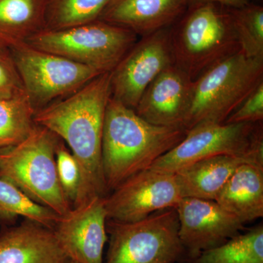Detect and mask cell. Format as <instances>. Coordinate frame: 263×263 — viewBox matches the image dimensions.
I'll return each mask as SVG.
<instances>
[{"instance_id":"9","label":"cell","mask_w":263,"mask_h":263,"mask_svg":"<svg viewBox=\"0 0 263 263\" xmlns=\"http://www.w3.org/2000/svg\"><path fill=\"white\" fill-rule=\"evenodd\" d=\"M9 51L35 111L81 89L101 72L28 43H12Z\"/></svg>"},{"instance_id":"30","label":"cell","mask_w":263,"mask_h":263,"mask_svg":"<svg viewBox=\"0 0 263 263\" xmlns=\"http://www.w3.org/2000/svg\"><path fill=\"white\" fill-rule=\"evenodd\" d=\"M251 1H252V0H251ZM257 1H260V0H257Z\"/></svg>"},{"instance_id":"11","label":"cell","mask_w":263,"mask_h":263,"mask_svg":"<svg viewBox=\"0 0 263 263\" xmlns=\"http://www.w3.org/2000/svg\"><path fill=\"white\" fill-rule=\"evenodd\" d=\"M175 173L150 167L124 181L105 197L108 219L131 222L175 208L182 199Z\"/></svg>"},{"instance_id":"5","label":"cell","mask_w":263,"mask_h":263,"mask_svg":"<svg viewBox=\"0 0 263 263\" xmlns=\"http://www.w3.org/2000/svg\"><path fill=\"white\" fill-rule=\"evenodd\" d=\"M60 141L49 129L35 125L23 141L0 152V179L13 183L33 201L63 216L72 208L57 174L56 149Z\"/></svg>"},{"instance_id":"19","label":"cell","mask_w":263,"mask_h":263,"mask_svg":"<svg viewBox=\"0 0 263 263\" xmlns=\"http://www.w3.org/2000/svg\"><path fill=\"white\" fill-rule=\"evenodd\" d=\"M46 0H0V47L45 29Z\"/></svg>"},{"instance_id":"14","label":"cell","mask_w":263,"mask_h":263,"mask_svg":"<svg viewBox=\"0 0 263 263\" xmlns=\"http://www.w3.org/2000/svg\"><path fill=\"white\" fill-rule=\"evenodd\" d=\"M193 83L181 69L171 66L147 86L135 109L136 114L155 125L183 129Z\"/></svg>"},{"instance_id":"12","label":"cell","mask_w":263,"mask_h":263,"mask_svg":"<svg viewBox=\"0 0 263 263\" xmlns=\"http://www.w3.org/2000/svg\"><path fill=\"white\" fill-rule=\"evenodd\" d=\"M180 240L195 259L202 252L226 243L245 230V224L215 200L183 197L175 207Z\"/></svg>"},{"instance_id":"27","label":"cell","mask_w":263,"mask_h":263,"mask_svg":"<svg viewBox=\"0 0 263 263\" xmlns=\"http://www.w3.org/2000/svg\"><path fill=\"white\" fill-rule=\"evenodd\" d=\"M263 120V83L240 103L226 119V124L256 123Z\"/></svg>"},{"instance_id":"26","label":"cell","mask_w":263,"mask_h":263,"mask_svg":"<svg viewBox=\"0 0 263 263\" xmlns=\"http://www.w3.org/2000/svg\"><path fill=\"white\" fill-rule=\"evenodd\" d=\"M23 92L25 90L9 51L0 47V99Z\"/></svg>"},{"instance_id":"2","label":"cell","mask_w":263,"mask_h":263,"mask_svg":"<svg viewBox=\"0 0 263 263\" xmlns=\"http://www.w3.org/2000/svg\"><path fill=\"white\" fill-rule=\"evenodd\" d=\"M186 133L181 128L150 124L136 110L110 98L102 138V164L109 194L131 176L150 168Z\"/></svg>"},{"instance_id":"17","label":"cell","mask_w":263,"mask_h":263,"mask_svg":"<svg viewBox=\"0 0 263 263\" xmlns=\"http://www.w3.org/2000/svg\"><path fill=\"white\" fill-rule=\"evenodd\" d=\"M243 224L263 216V164L243 162L215 200Z\"/></svg>"},{"instance_id":"21","label":"cell","mask_w":263,"mask_h":263,"mask_svg":"<svg viewBox=\"0 0 263 263\" xmlns=\"http://www.w3.org/2000/svg\"><path fill=\"white\" fill-rule=\"evenodd\" d=\"M193 263H263L262 224L202 252Z\"/></svg>"},{"instance_id":"3","label":"cell","mask_w":263,"mask_h":263,"mask_svg":"<svg viewBox=\"0 0 263 263\" xmlns=\"http://www.w3.org/2000/svg\"><path fill=\"white\" fill-rule=\"evenodd\" d=\"M175 65L194 81L240 51L230 8L217 4L189 7L171 27Z\"/></svg>"},{"instance_id":"28","label":"cell","mask_w":263,"mask_h":263,"mask_svg":"<svg viewBox=\"0 0 263 263\" xmlns=\"http://www.w3.org/2000/svg\"><path fill=\"white\" fill-rule=\"evenodd\" d=\"M188 7L195 5L208 4H217L229 8H239L249 4L251 0H187Z\"/></svg>"},{"instance_id":"6","label":"cell","mask_w":263,"mask_h":263,"mask_svg":"<svg viewBox=\"0 0 263 263\" xmlns=\"http://www.w3.org/2000/svg\"><path fill=\"white\" fill-rule=\"evenodd\" d=\"M138 40L129 29L97 20L70 28L43 30L25 41L104 73L111 72Z\"/></svg>"},{"instance_id":"22","label":"cell","mask_w":263,"mask_h":263,"mask_svg":"<svg viewBox=\"0 0 263 263\" xmlns=\"http://www.w3.org/2000/svg\"><path fill=\"white\" fill-rule=\"evenodd\" d=\"M23 216L53 230L62 216L33 201L13 183L0 179V223H8Z\"/></svg>"},{"instance_id":"16","label":"cell","mask_w":263,"mask_h":263,"mask_svg":"<svg viewBox=\"0 0 263 263\" xmlns=\"http://www.w3.org/2000/svg\"><path fill=\"white\" fill-rule=\"evenodd\" d=\"M53 230L26 220L0 233V263H69Z\"/></svg>"},{"instance_id":"18","label":"cell","mask_w":263,"mask_h":263,"mask_svg":"<svg viewBox=\"0 0 263 263\" xmlns=\"http://www.w3.org/2000/svg\"><path fill=\"white\" fill-rule=\"evenodd\" d=\"M243 162H250L233 156L219 155L181 167L175 172L181 196L216 200L235 170Z\"/></svg>"},{"instance_id":"4","label":"cell","mask_w":263,"mask_h":263,"mask_svg":"<svg viewBox=\"0 0 263 263\" xmlns=\"http://www.w3.org/2000/svg\"><path fill=\"white\" fill-rule=\"evenodd\" d=\"M263 83V58L239 51L212 65L193 81L183 129L202 123H224Z\"/></svg>"},{"instance_id":"13","label":"cell","mask_w":263,"mask_h":263,"mask_svg":"<svg viewBox=\"0 0 263 263\" xmlns=\"http://www.w3.org/2000/svg\"><path fill=\"white\" fill-rule=\"evenodd\" d=\"M107 220L105 197H98L71 209L53 230L70 260L103 263Z\"/></svg>"},{"instance_id":"24","label":"cell","mask_w":263,"mask_h":263,"mask_svg":"<svg viewBox=\"0 0 263 263\" xmlns=\"http://www.w3.org/2000/svg\"><path fill=\"white\" fill-rule=\"evenodd\" d=\"M240 51L249 58H263V7L250 3L230 8Z\"/></svg>"},{"instance_id":"15","label":"cell","mask_w":263,"mask_h":263,"mask_svg":"<svg viewBox=\"0 0 263 263\" xmlns=\"http://www.w3.org/2000/svg\"><path fill=\"white\" fill-rule=\"evenodd\" d=\"M187 7V0H113L99 20L143 37L174 25Z\"/></svg>"},{"instance_id":"25","label":"cell","mask_w":263,"mask_h":263,"mask_svg":"<svg viewBox=\"0 0 263 263\" xmlns=\"http://www.w3.org/2000/svg\"><path fill=\"white\" fill-rule=\"evenodd\" d=\"M57 174L66 199L73 209L81 202L82 179L80 167L65 143L60 139L56 149Z\"/></svg>"},{"instance_id":"7","label":"cell","mask_w":263,"mask_h":263,"mask_svg":"<svg viewBox=\"0 0 263 263\" xmlns=\"http://www.w3.org/2000/svg\"><path fill=\"white\" fill-rule=\"evenodd\" d=\"M179 229L175 208L131 222L108 219L110 238L105 263H177L186 254Z\"/></svg>"},{"instance_id":"20","label":"cell","mask_w":263,"mask_h":263,"mask_svg":"<svg viewBox=\"0 0 263 263\" xmlns=\"http://www.w3.org/2000/svg\"><path fill=\"white\" fill-rule=\"evenodd\" d=\"M35 110L26 92L0 99V152L16 146L32 133Z\"/></svg>"},{"instance_id":"10","label":"cell","mask_w":263,"mask_h":263,"mask_svg":"<svg viewBox=\"0 0 263 263\" xmlns=\"http://www.w3.org/2000/svg\"><path fill=\"white\" fill-rule=\"evenodd\" d=\"M171 27L141 37L124 55L110 72L112 98L135 110L147 86L175 65Z\"/></svg>"},{"instance_id":"8","label":"cell","mask_w":263,"mask_h":263,"mask_svg":"<svg viewBox=\"0 0 263 263\" xmlns=\"http://www.w3.org/2000/svg\"><path fill=\"white\" fill-rule=\"evenodd\" d=\"M219 155L233 156L263 164L262 122L197 124L151 167L175 173L197 161Z\"/></svg>"},{"instance_id":"1","label":"cell","mask_w":263,"mask_h":263,"mask_svg":"<svg viewBox=\"0 0 263 263\" xmlns=\"http://www.w3.org/2000/svg\"><path fill=\"white\" fill-rule=\"evenodd\" d=\"M110 98V72H104L34 114V124L49 129L67 143L79 163L82 179L79 205L109 195L102 164V138Z\"/></svg>"},{"instance_id":"23","label":"cell","mask_w":263,"mask_h":263,"mask_svg":"<svg viewBox=\"0 0 263 263\" xmlns=\"http://www.w3.org/2000/svg\"><path fill=\"white\" fill-rule=\"evenodd\" d=\"M113 0H46L44 30L70 28L99 20Z\"/></svg>"},{"instance_id":"29","label":"cell","mask_w":263,"mask_h":263,"mask_svg":"<svg viewBox=\"0 0 263 263\" xmlns=\"http://www.w3.org/2000/svg\"><path fill=\"white\" fill-rule=\"evenodd\" d=\"M69 263H77V262H74V261L70 260V262H69Z\"/></svg>"}]
</instances>
